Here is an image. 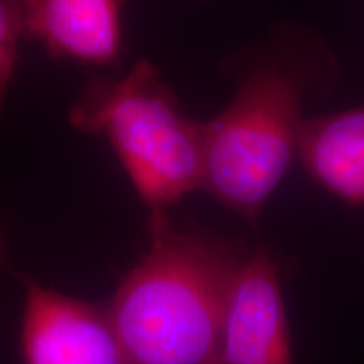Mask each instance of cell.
Instances as JSON below:
<instances>
[{"mask_svg":"<svg viewBox=\"0 0 364 364\" xmlns=\"http://www.w3.org/2000/svg\"><path fill=\"white\" fill-rule=\"evenodd\" d=\"M150 245L108 314L129 364H213L228 297L245 257L225 240L149 218Z\"/></svg>","mask_w":364,"mask_h":364,"instance_id":"1","label":"cell"},{"mask_svg":"<svg viewBox=\"0 0 364 364\" xmlns=\"http://www.w3.org/2000/svg\"><path fill=\"white\" fill-rule=\"evenodd\" d=\"M70 122L108 139L150 215L167 213L203 186L204 122L182 112L149 61L136 63L124 78L91 80Z\"/></svg>","mask_w":364,"mask_h":364,"instance_id":"2","label":"cell"},{"mask_svg":"<svg viewBox=\"0 0 364 364\" xmlns=\"http://www.w3.org/2000/svg\"><path fill=\"white\" fill-rule=\"evenodd\" d=\"M302 122L297 78L275 68L250 76L204 122L201 188L255 225L297 152Z\"/></svg>","mask_w":364,"mask_h":364,"instance_id":"3","label":"cell"},{"mask_svg":"<svg viewBox=\"0 0 364 364\" xmlns=\"http://www.w3.org/2000/svg\"><path fill=\"white\" fill-rule=\"evenodd\" d=\"M213 364H294L279 268L263 247L236 272Z\"/></svg>","mask_w":364,"mask_h":364,"instance_id":"4","label":"cell"},{"mask_svg":"<svg viewBox=\"0 0 364 364\" xmlns=\"http://www.w3.org/2000/svg\"><path fill=\"white\" fill-rule=\"evenodd\" d=\"M22 349L27 364H129L108 309L26 284Z\"/></svg>","mask_w":364,"mask_h":364,"instance_id":"5","label":"cell"},{"mask_svg":"<svg viewBox=\"0 0 364 364\" xmlns=\"http://www.w3.org/2000/svg\"><path fill=\"white\" fill-rule=\"evenodd\" d=\"M22 38L51 58L113 66L124 54V0H14Z\"/></svg>","mask_w":364,"mask_h":364,"instance_id":"6","label":"cell"},{"mask_svg":"<svg viewBox=\"0 0 364 364\" xmlns=\"http://www.w3.org/2000/svg\"><path fill=\"white\" fill-rule=\"evenodd\" d=\"M304 167L344 203L364 204V107L302 122L299 149Z\"/></svg>","mask_w":364,"mask_h":364,"instance_id":"7","label":"cell"},{"mask_svg":"<svg viewBox=\"0 0 364 364\" xmlns=\"http://www.w3.org/2000/svg\"><path fill=\"white\" fill-rule=\"evenodd\" d=\"M22 38L19 14L14 0H0V107L6 98Z\"/></svg>","mask_w":364,"mask_h":364,"instance_id":"8","label":"cell"}]
</instances>
